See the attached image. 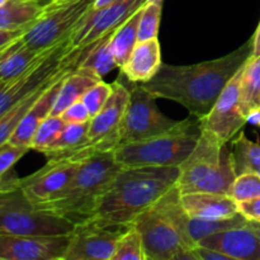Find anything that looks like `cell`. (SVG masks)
Wrapping results in <instances>:
<instances>
[{
  "label": "cell",
  "instance_id": "obj_1",
  "mask_svg": "<svg viewBox=\"0 0 260 260\" xmlns=\"http://www.w3.org/2000/svg\"><path fill=\"white\" fill-rule=\"evenodd\" d=\"M253 53V37L223 57L187 66L162 63L156 75L142 83L152 95L182 104L192 116L202 119L229 81Z\"/></svg>",
  "mask_w": 260,
  "mask_h": 260
},
{
  "label": "cell",
  "instance_id": "obj_2",
  "mask_svg": "<svg viewBox=\"0 0 260 260\" xmlns=\"http://www.w3.org/2000/svg\"><path fill=\"white\" fill-rule=\"evenodd\" d=\"M179 167L122 168L90 220L103 228L124 229L177 184Z\"/></svg>",
  "mask_w": 260,
  "mask_h": 260
},
{
  "label": "cell",
  "instance_id": "obj_3",
  "mask_svg": "<svg viewBox=\"0 0 260 260\" xmlns=\"http://www.w3.org/2000/svg\"><path fill=\"white\" fill-rule=\"evenodd\" d=\"M121 169L113 151L96 152L79 164L69 184L53 200L36 206L74 223L88 220Z\"/></svg>",
  "mask_w": 260,
  "mask_h": 260
},
{
  "label": "cell",
  "instance_id": "obj_4",
  "mask_svg": "<svg viewBox=\"0 0 260 260\" xmlns=\"http://www.w3.org/2000/svg\"><path fill=\"white\" fill-rule=\"evenodd\" d=\"M230 142H223L208 129H202L197 145L180 164L177 185L182 194L212 192L228 194L235 180Z\"/></svg>",
  "mask_w": 260,
  "mask_h": 260
},
{
  "label": "cell",
  "instance_id": "obj_5",
  "mask_svg": "<svg viewBox=\"0 0 260 260\" xmlns=\"http://www.w3.org/2000/svg\"><path fill=\"white\" fill-rule=\"evenodd\" d=\"M201 132V119L190 114L164 134L116 147L114 159L122 168L180 167L197 145Z\"/></svg>",
  "mask_w": 260,
  "mask_h": 260
},
{
  "label": "cell",
  "instance_id": "obj_6",
  "mask_svg": "<svg viewBox=\"0 0 260 260\" xmlns=\"http://www.w3.org/2000/svg\"><path fill=\"white\" fill-rule=\"evenodd\" d=\"M18 179L10 170L0 185V233L23 236L70 235L75 223L38 208L20 189Z\"/></svg>",
  "mask_w": 260,
  "mask_h": 260
},
{
  "label": "cell",
  "instance_id": "obj_7",
  "mask_svg": "<svg viewBox=\"0 0 260 260\" xmlns=\"http://www.w3.org/2000/svg\"><path fill=\"white\" fill-rule=\"evenodd\" d=\"M95 0H55L45 7L41 17L24 30L28 47L43 51L70 37Z\"/></svg>",
  "mask_w": 260,
  "mask_h": 260
},
{
  "label": "cell",
  "instance_id": "obj_8",
  "mask_svg": "<svg viewBox=\"0 0 260 260\" xmlns=\"http://www.w3.org/2000/svg\"><path fill=\"white\" fill-rule=\"evenodd\" d=\"M141 235L146 260H198L175 226L152 205L140 213L134 222Z\"/></svg>",
  "mask_w": 260,
  "mask_h": 260
},
{
  "label": "cell",
  "instance_id": "obj_9",
  "mask_svg": "<svg viewBox=\"0 0 260 260\" xmlns=\"http://www.w3.org/2000/svg\"><path fill=\"white\" fill-rule=\"evenodd\" d=\"M155 99L156 96L142 84L129 89L128 106L118 129L117 147L161 135L178 123L159 111Z\"/></svg>",
  "mask_w": 260,
  "mask_h": 260
},
{
  "label": "cell",
  "instance_id": "obj_10",
  "mask_svg": "<svg viewBox=\"0 0 260 260\" xmlns=\"http://www.w3.org/2000/svg\"><path fill=\"white\" fill-rule=\"evenodd\" d=\"M113 91L103 108L89 121L86 146L93 152L113 151L117 147L118 129L129 101V89L117 79Z\"/></svg>",
  "mask_w": 260,
  "mask_h": 260
},
{
  "label": "cell",
  "instance_id": "obj_11",
  "mask_svg": "<svg viewBox=\"0 0 260 260\" xmlns=\"http://www.w3.org/2000/svg\"><path fill=\"white\" fill-rule=\"evenodd\" d=\"M122 231L99 226L90 218L75 223L62 260H112Z\"/></svg>",
  "mask_w": 260,
  "mask_h": 260
},
{
  "label": "cell",
  "instance_id": "obj_12",
  "mask_svg": "<svg viewBox=\"0 0 260 260\" xmlns=\"http://www.w3.org/2000/svg\"><path fill=\"white\" fill-rule=\"evenodd\" d=\"M147 0H116L103 8L91 7L71 35L74 47H84L116 30L124 20L144 7Z\"/></svg>",
  "mask_w": 260,
  "mask_h": 260
},
{
  "label": "cell",
  "instance_id": "obj_13",
  "mask_svg": "<svg viewBox=\"0 0 260 260\" xmlns=\"http://www.w3.org/2000/svg\"><path fill=\"white\" fill-rule=\"evenodd\" d=\"M243 66L225 86L210 113L201 119L202 129L213 132L223 142L233 141L246 123L240 107V78Z\"/></svg>",
  "mask_w": 260,
  "mask_h": 260
},
{
  "label": "cell",
  "instance_id": "obj_14",
  "mask_svg": "<svg viewBox=\"0 0 260 260\" xmlns=\"http://www.w3.org/2000/svg\"><path fill=\"white\" fill-rule=\"evenodd\" d=\"M80 162L74 159H48L37 172L19 178L18 184L35 205L48 202L69 184Z\"/></svg>",
  "mask_w": 260,
  "mask_h": 260
},
{
  "label": "cell",
  "instance_id": "obj_15",
  "mask_svg": "<svg viewBox=\"0 0 260 260\" xmlns=\"http://www.w3.org/2000/svg\"><path fill=\"white\" fill-rule=\"evenodd\" d=\"M70 235L23 236L0 233V260H62Z\"/></svg>",
  "mask_w": 260,
  "mask_h": 260
},
{
  "label": "cell",
  "instance_id": "obj_16",
  "mask_svg": "<svg viewBox=\"0 0 260 260\" xmlns=\"http://www.w3.org/2000/svg\"><path fill=\"white\" fill-rule=\"evenodd\" d=\"M198 244L221 251L231 260H260V238L248 223L213 234Z\"/></svg>",
  "mask_w": 260,
  "mask_h": 260
},
{
  "label": "cell",
  "instance_id": "obj_17",
  "mask_svg": "<svg viewBox=\"0 0 260 260\" xmlns=\"http://www.w3.org/2000/svg\"><path fill=\"white\" fill-rule=\"evenodd\" d=\"M75 69L78 68L68 69V70L63 71L62 74H60V75L47 86V89L38 96L37 101L33 103V106L30 107L29 111L25 113V116L23 117L20 123L18 124L17 129L14 131L13 136L10 137V144L17 145V146H25L30 149V142H32L35 132L37 131L40 124L42 123L47 117L51 116V112H52L53 104H55L56 98H57L58 91H60L61 83H62L63 78H65L69 73L75 70Z\"/></svg>",
  "mask_w": 260,
  "mask_h": 260
},
{
  "label": "cell",
  "instance_id": "obj_18",
  "mask_svg": "<svg viewBox=\"0 0 260 260\" xmlns=\"http://www.w3.org/2000/svg\"><path fill=\"white\" fill-rule=\"evenodd\" d=\"M182 205L188 215L201 220H223L239 213L238 202L223 193H184Z\"/></svg>",
  "mask_w": 260,
  "mask_h": 260
},
{
  "label": "cell",
  "instance_id": "obj_19",
  "mask_svg": "<svg viewBox=\"0 0 260 260\" xmlns=\"http://www.w3.org/2000/svg\"><path fill=\"white\" fill-rule=\"evenodd\" d=\"M161 51L157 38L140 41L135 46L122 74L132 83H147L161 68Z\"/></svg>",
  "mask_w": 260,
  "mask_h": 260
},
{
  "label": "cell",
  "instance_id": "obj_20",
  "mask_svg": "<svg viewBox=\"0 0 260 260\" xmlns=\"http://www.w3.org/2000/svg\"><path fill=\"white\" fill-rule=\"evenodd\" d=\"M101 80L102 78L98 75L81 68L69 73L61 83L60 91L53 104L51 116H60L68 107L75 102L81 101L84 94Z\"/></svg>",
  "mask_w": 260,
  "mask_h": 260
},
{
  "label": "cell",
  "instance_id": "obj_21",
  "mask_svg": "<svg viewBox=\"0 0 260 260\" xmlns=\"http://www.w3.org/2000/svg\"><path fill=\"white\" fill-rule=\"evenodd\" d=\"M43 51H36L28 47L22 40V36L3 46L0 48V81L24 71L42 55Z\"/></svg>",
  "mask_w": 260,
  "mask_h": 260
},
{
  "label": "cell",
  "instance_id": "obj_22",
  "mask_svg": "<svg viewBox=\"0 0 260 260\" xmlns=\"http://www.w3.org/2000/svg\"><path fill=\"white\" fill-rule=\"evenodd\" d=\"M45 8L35 2L9 0L0 7V28L10 30H25L29 28Z\"/></svg>",
  "mask_w": 260,
  "mask_h": 260
},
{
  "label": "cell",
  "instance_id": "obj_23",
  "mask_svg": "<svg viewBox=\"0 0 260 260\" xmlns=\"http://www.w3.org/2000/svg\"><path fill=\"white\" fill-rule=\"evenodd\" d=\"M89 122L68 123L57 139L42 152L48 159H73L86 144Z\"/></svg>",
  "mask_w": 260,
  "mask_h": 260
},
{
  "label": "cell",
  "instance_id": "obj_24",
  "mask_svg": "<svg viewBox=\"0 0 260 260\" xmlns=\"http://www.w3.org/2000/svg\"><path fill=\"white\" fill-rule=\"evenodd\" d=\"M81 61H78V62L68 66V68L63 69L60 74H62L63 71H66L68 69L79 68V65H80ZM60 74H57L55 78L51 79V80L47 81L46 84H43L42 86H40L37 90L33 91V93L30 94V95H28L27 98H24L23 101L18 102V103L14 104L12 108H9L8 111H5L4 113L0 114V146H3V145L7 144V142H9L10 137L13 136V134H14V131L17 129L18 124L20 123V121L23 119V117L25 116V113L29 111V108L33 106V103L37 101L38 96H40L41 94H42L43 91L47 89V86L50 85V84L52 83V81L55 80L58 75H60Z\"/></svg>",
  "mask_w": 260,
  "mask_h": 260
},
{
  "label": "cell",
  "instance_id": "obj_25",
  "mask_svg": "<svg viewBox=\"0 0 260 260\" xmlns=\"http://www.w3.org/2000/svg\"><path fill=\"white\" fill-rule=\"evenodd\" d=\"M113 33L114 30L104 35L95 42L90 43L79 68L91 71L99 78H103L107 74L111 73L113 69H116L117 63L114 60L113 48H112Z\"/></svg>",
  "mask_w": 260,
  "mask_h": 260
},
{
  "label": "cell",
  "instance_id": "obj_26",
  "mask_svg": "<svg viewBox=\"0 0 260 260\" xmlns=\"http://www.w3.org/2000/svg\"><path fill=\"white\" fill-rule=\"evenodd\" d=\"M240 107L248 117L260 107V56H250L243 66L240 78Z\"/></svg>",
  "mask_w": 260,
  "mask_h": 260
},
{
  "label": "cell",
  "instance_id": "obj_27",
  "mask_svg": "<svg viewBox=\"0 0 260 260\" xmlns=\"http://www.w3.org/2000/svg\"><path fill=\"white\" fill-rule=\"evenodd\" d=\"M142 8V7H141ZM141 8L135 12L127 20H124L112 36V48H113L114 60L117 68L122 69L128 61L135 46L139 42L137 29H139V20L141 15Z\"/></svg>",
  "mask_w": 260,
  "mask_h": 260
},
{
  "label": "cell",
  "instance_id": "obj_28",
  "mask_svg": "<svg viewBox=\"0 0 260 260\" xmlns=\"http://www.w3.org/2000/svg\"><path fill=\"white\" fill-rule=\"evenodd\" d=\"M233 162L236 175L243 173H256L260 175V144L253 142L239 132V136L230 142Z\"/></svg>",
  "mask_w": 260,
  "mask_h": 260
},
{
  "label": "cell",
  "instance_id": "obj_29",
  "mask_svg": "<svg viewBox=\"0 0 260 260\" xmlns=\"http://www.w3.org/2000/svg\"><path fill=\"white\" fill-rule=\"evenodd\" d=\"M112 260H146L141 235L134 225L123 229Z\"/></svg>",
  "mask_w": 260,
  "mask_h": 260
},
{
  "label": "cell",
  "instance_id": "obj_30",
  "mask_svg": "<svg viewBox=\"0 0 260 260\" xmlns=\"http://www.w3.org/2000/svg\"><path fill=\"white\" fill-rule=\"evenodd\" d=\"M66 122L60 116H50L40 124L37 131L33 135L30 142V150L43 152L62 132L66 127Z\"/></svg>",
  "mask_w": 260,
  "mask_h": 260
},
{
  "label": "cell",
  "instance_id": "obj_31",
  "mask_svg": "<svg viewBox=\"0 0 260 260\" xmlns=\"http://www.w3.org/2000/svg\"><path fill=\"white\" fill-rule=\"evenodd\" d=\"M161 5L162 4H160V3H154L147 0L144 4V7L141 8L139 29H137L139 42L140 41L157 38L160 19H161Z\"/></svg>",
  "mask_w": 260,
  "mask_h": 260
},
{
  "label": "cell",
  "instance_id": "obj_32",
  "mask_svg": "<svg viewBox=\"0 0 260 260\" xmlns=\"http://www.w3.org/2000/svg\"><path fill=\"white\" fill-rule=\"evenodd\" d=\"M228 194L238 203L259 198L260 175L256 173H243L240 175H236Z\"/></svg>",
  "mask_w": 260,
  "mask_h": 260
},
{
  "label": "cell",
  "instance_id": "obj_33",
  "mask_svg": "<svg viewBox=\"0 0 260 260\" xmlns=\"http://www.w3.org/2000/svg\"><path fill=\"white\" fill-rule=\"evenodd\" d=\"M112 91H113V84L104 83L103 80H101L84 94L81 101L88 108L90 118H93L103 108L104 104L107 103L108 98L111 96Z\"/></svg>",
  "mask_w": 260,
  "mask_h": 260
},
{
  "label": "cell",
  "instance_id": "obj_34",
  "mask_svg": "<svg viewBox=\"0 0 260 260\" xmlns=\"http://www.w3.org/2000/svg\"><path fill=\"white\" fill-rule=\"evenodd\" d=\"M29 150V147L17 146L10 142L0 146V180L4 179L5 175L12 170L15 162L19 161L20 157L24 156Z\"/></svg>",
  "mask_w": 260,
  "mask_h": 260
},
{
  "label": "cell",
  "instance_id": "obj_35",
  "mask_svg": "<svg viewBox=\"0 0 260 260\" xmlns=\"http://www.w3.org/2000/svg\"><path fill=\"white\" fill-rule=\"evenodd\" d=\"M60 117L66 123H84L90 121V114L83 101H78L71 104L60 114Z\"/></svg>",
  "mask_w": 260,
  "mask_h": 260
},
{
  "label": "cell",
  "instance_id": "obj_36",
  "mask_svg": "<svg viewBox=\"0 0 260 260\" xmlns=\"http://www.w3.org/2000/svg\"><path fill=\"white\" fill-rule=\"evenodd\" d=\"M239 212L249 221L260 223V197L255 200L238 203Z\"/></svg>",
  "mask_w": 260,
  "mask_h": 260
},
{
  "label": "cell",
  "instance_id": "obj_37",
  "mask_svg": "<svg viewBox=\"0 0 260 260\" xmlns=\"http://www.w3.org/2000/svg\"><path fill=\"white\" fill-rule=\"evenodd\" d=\"M194 253L198 260H231L226 254L207 248V246L200 245V244L194 246Z\"/></svg>",
  "mask_w": 260,
  "mask_h": 260
},
{
  "label": "cell",
  "instance_id": "obj_38",
  "mask_svg": "<svg viewBox=\"0 0 260 260\" xmlns=\"http://www.w3.org/2000/svg\"><path fill=\"white\" fill-rule=\"evenodd\" d=\"M23 33H24V30H10L0 28V48H2L3 46L10 43L12 41L17 40V38L20 37Z\"/></svg>",
  "mask_w": 260,
  "mask_h": 260
},
{
  "label": "cell",
  "instance_id": "obj_39",
  "mask_svg": "<svg viewBox=\"0 0 260 260\" xmlns=\"http://www.w3.org/2000/svg\"><path fill=\"white\" fill-rule=\"evenodd\" d=\"M251 56H256V57L260 56V23L255 30V35L253 36V53H251Z\"/></svg>",
  "mask_w": 260,
  "mask_h": 260
},
{
  "label": "cell",
  "instance_id": "obj_40",
  "mask_svg": "<svg viewBox=\"0 0 260 260\" xmlns=\"http://www.w3.org/2000/svg\"><path fill=\"white\" fill-rule=\"evenodd\" d=\"M246 123L254 124V126L260 127V107L259 108L254 109L246 117Z\"/></svg>",
  "mask_w": 260,
  "mask_h": 260
},
{
  "label": "cell",
  "instance_id": "obj_41",
  "mask_svg": "<svg viewBox=\"0 0 260 260\" xmlns=\"http://www.w3.org/2000/svg\"><path fill=\"white\" fill-rule=\"evenodd\" d=\"M116 0H95L93 4V8H95V9H98V8H103V7H107V5L112 4V3H114Z\"/></svg>",
  "mask_w": 260,
  "mask_h": 260
},
{
  "label": "cell",
  "instance_id": "obj_42",
  "mask_svg": "<svg viewBox=\"0 0 260 260\" xmlns=\"http://www.w3.org/2000/svg\"><path fill=\"white\" fill-rule=\"evenodd\" d=\"M248 225H249V228H250L251 230H253L254 233H255L256 235H258L259 238H260V223L248 220Z\"/></svg>",
  "mask_w": 260,
  "mask_h": 260
},
{
  "label": "cell",
  "instance_id": "obj_43",
  "mask_svg": "<svg viewBox=\"0 0 260 260\" xmlns=\"http://www.w3.org/2000/svg\"><path fill=\"white\" fill-rule=\"evenodd\" d=\"M27 2H35V3H37V4L42 5V7L45 8V7H47L48 4H51L52 2H55V0H27Z\"/></svg>",
  "mask_w": 260,
  "mask_h": 260
},
{
  "label": "cell",
  "instance_id": "obj_44",
  "mask_svg": "<svg viewBox=\"0 0 260 260\" xmlns=\"http://www.w3.org/2000/svg\"><path fill=\"white\" fill-rule=\"evenodd\" d=\"M149 2H154V3H160V4H162V0H149Z\"/></svg>",
  "mask_w": 260,
  "mask_h": 260
},
{
  "label": "cell",
  "instance_id": "obj_45",
  "mask_svg": "<svg viewBox=\"0 0 260 260\" xmlns=\"http://www.w3.org/2000/svg\"><path fill=\"white\" fill-rule=\"evenodd\" d=\"M7 2H9V0H0V7H2L3 4H5Z\"/></svg>",
  "mask_w": 260,
  "mask_h": 260
},
{
  "label": "cell",
  "instance_id": "obj_46",
  "mask_svg": "<svg viewBox=\"0 0 260 260\" xmlns=\"http://www.w3.org/2000/svg\"><path fill=\"white\" fill-rule=\"evenodd\" d=\"M5 177H7V175H5ZM4 179H5V178H4ZM4 179H3V180H0V185L3 184V182H4Z\"/></svg>",
  "mask_w": 260,
  "mask_h": 260
}]
</instances>
